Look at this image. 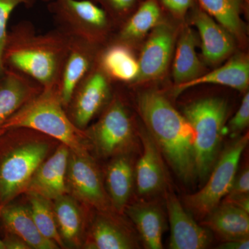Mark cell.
<instances>
[{
  "label": "cell",
  "instance_id": "6da1fadb",
  "mask_svg": "<svg viewBox=\"0 0 249 249\" xmlns=\"http://www.w3.org/2000/svg\"><path fill=\"white\" fill-rule=\"evenodd\" d=\"M70 39L58 27L37 34L31 22L18 23L8 31L3 65L29 76L43 88L58 87Z\"/></svg>",
  "mask_w": 249,
  "mask_h": 249
},
{
  "label": "cell",
  "instance_id": "7a4b0ae2",
  "mask_svg": "<svg viewBox=\"0 0 249 249\" xmlns=\"http://www.w3.org/2000/svg\"><path fill=\"white\" fill-rule=\"evenodd\" d=\"M139 112L147 132L175 173L185 182L196 173L195 132L184 116L157 91L142 93L138 100Z\"/></svg>",
  "mask_w": 249,
  "mask_h": 249
},
{
  "label": "cell",
  "instance_id": "3957f363",
  "mask_svg": "<svg viewBox=\"0 0 249 249\" xmlns=\"http://www.w3.org/2000/svg\"><path fill=\"white\" fill-rule=\"evenodd\" d=\"M26 128L58 140L70 150L89 153V140L85 129L76 127L62 105L58 87L43 88L1 126L7 129Z\"/></svg>",
  "mask_w": 249,
  "mask_h": 249
},
{
  "label": "cell",
  "instance_id": "277c9868",
  "mask_svg": "<svg viewBox=\"0 0 249 249\" xmlns=\"http://www.w3.org/2000/svg\"><path fill=\"white\" fill-rule=\"evenodd\" d=\"M15 142L10 129L0 135V207L27 191L33 175L50 151L47 142Z\"/></svg>",
  "mask_w": 249,
  "mask_h": 249
},
{
  "label": "cell",
  "instance_id": "5b68a950",
  "mask_svg": "<svg viewBox=\"0 0 249 249\" xmlns=\"http://www.w3.org/2000/svg\"><path fill=\"white\" fill-rule=\"evenodd\" d=\"M228 106L222 98H206L188 105L183 115L195 132L196 176L204 180L217 161L227 120Z\"/></svg>",
  "mask_w": 249,
  "mask_h": 249
},
{
  "label": "cell",
  "instance_id": "8992f818",
  "mask_svg": "<svg viewBox=\"0 0 249 249\" xmlns=\"http://www.w3.org/2000/svg\"><path fill=\"white\" fill-rule=\"evenodd\" d=\"M49 9L57 27L70 37L98 46L107 37L110 19L93 0H51Z\"/></svg>",
  "mask_w": 249,
  "mask_h": 249
},
{
  "label": "cell",
  "instance_id": "52a82bcc",
  "mask_svg": "<svg viewBox=\"0 0 249 249\" xmlns=\"http://www.w3.org/2000/svg\"><path fill=\"white\" fill-rule=\"evenodd\" d=\"M248 142L247 134L232 142L215 162L206 184L197 193L186 196L187 206L196 215L206 217L227 196L237 175L241 156Z\"/></svg>",
  "mask_w": 249,
  "mask_h": 249
},
{
  "label": "cell",
  "instance_id": "ba28073f",
  "mask_svg": "<svg viewBox=\"0 0 249 249\" xmlns=\"http://www.w3.org/2000/svg\"><path fill=\"white\" fill-rule=\"evenodd\" d=\"M85 131L98 155L105 158L121 155L133 142L132 119L116 96L103 109L97 122Z\"/></svg>",
  "mask_w": 249,
  "mask_h": 249
},
{
  "label": "cell",
  "instance_id": "9c48e42d",
  "mask_svg": "<svg viewBox=\"0 0 249 249\" xmlns=\"http://www.w3.org/2000/svg\"><path fill=\"white\" fill-rule=\"evenodd\" d=\"M111 80L96 60L76 85L65 109L78 128L84 130L107 106L111 97Z\"/></svg>",
  "mask_w": 249,
  "mask_h": 249
},
{
  "label": "cell",
  "instance_id": "30bf717a",
  "mask_svg": "<svg viewBox=\"0 0 249 249\" xmlns=\"http://www.w3.org/2000/svg\"><path fill=\"white\" fill-rule=\"evenodd\" d=\"M66 183L68 194L78 201L101 211L110 207L101 174L89 153L70 150Z\"/></svg>",
  "mask_w": 249,
  "mask_h": 249
},
{
  "label": "cell",
  "instance_id": "8fae6325",
  "mask_svg": "<svg viewBox=\"0 0 249 249\" xmlns=\"http://www.w3.org/2000/svg\"><path fill=\"white\" fill-rule=\"evenodd\" d=\"M100 50L99 46L71 37L58 84L60 98L65 108L76 85L96 63Z\"/></svg>",
  "mask_w": 249,
  "mask_h": 249
},
{
  "label": "cell",
  "instance_id": "7c38bea8",
  "mask_svg": "<svg viewBox=\"0 0 249 249\" xmlns=\"http://www.w3.org/2000/svg\"><path fill=\"white\" fill-rule=\"evenodd\" d=\"M174 40L175 32L169 24L160 23L152 29L138 60L136 83L157 79L165 73L173 53Z\"/></svg>",
  "mask_w": 249,
  "mask_h": 249
},
{
  "label": "cell",
  "instance_id": "4fadbf2b",
  "mask_svg": "<svg viewBox=\"0 0 249 249\" xmlns=\"http://www.w3.org/2000/svg\"><path fill=\"white\" fill-rule=\"evenodd\" d=\"M166 206L170 224V249H202L210 245L209 231L186 212L176 196L168 194Z\"/></svg>",
  "mask_w": 249,
  "mask_h": 249
},
{
  "label": "cell",
  "instance_id": "5bb4252c",
  "mask_svg": "<svg viewBox=\"0 0 249 249\" xmlns=\"http://www.w3.org/2000/svg\"><path fill=\"white\" fill-rule=\"evenodd\" d=\"M70 152V149L62 143L39 165L25 193H36L52 201L68 193L66 178Z\"/></svg>",
  "mask_w": 249,
  "mask_h": 249
},
{
  "label": "cell",
  "instance_id": "9a60e30c",
  "mask_svg": "<svg viewBox=\"0 0 249 249\" xmlns=\"http://www.w3.org/2000/svg\"><path fill=\"white\" fill-rule=\"evenodd\" d=\"M191 11V22L200 36L203 56L209 63L216 65L231 54L235 47L233 36L196 4Z\"/></svg>",
  "mask_w": 249,
  "mask_h": 249
},
{
  "label": "cell",
  "instance_id": "2e32d148",
  "mask_svg": "<svg viewBox=\"0 0 249 249\" xmlns=\"http://www.w3.org/2000/svg\"><path fill=\"white\" fill-rule=\"evenodd\" d=\"M43 89L29 76L5 69L0 76V128L2 124L29 100Z\"/></svg>",
  "mask_w": 249,
  "mask_h": 249
},
{
  "label": "cell",
  "instance_id": "e0dca14e",
  "mask_svg": "<svg viewBox=\"0 0 249 249\" xmlns=\"http://www.w3.org/2000/svg\"><path fill=\"white\" fill-rule=\"evenodd\" d=\"M0 221L6 232L20 237L31 249H59L55 242L47 240L39 231L28 206L11 202L1 206Z\"/></svg>",
  "mask_w": 249,
  "mask_h": 249
},
{
  "label": "cell",
  "instance_id": "ac0fdd59",
  "mask_svg": "<svg viewBox=\"0 0 249 249\" xmlns=\"http://www.w3.org/2000/svg\"><path fill=\"white\" fill-rule=\"evenodd\" d=\"M143 150L136 168L137 190L142 196L154 194L163 188L165 181L160 149L149 132L142 134Z\"/></svg>",
  "mask_w": 249,
  "mask_h": 249
},
{
  "label": "cell",
  "instance_id": "d6986e66",
  "mask_svg": "<svg viewBox=\"0 0 249 249\" xmlns=\"http://www.w3.org/2000/svg\"><path fill=\"white\" fill-rule=\"evenodd\" d=\"M204 84L221 85L240 91H245L249 84L248 58L242 55L233 57L214 71L202 74L188 83L177 85L175 93L178 95L193 87Z\"/></svg>",
  "mask_w": 249,
  "mask_h": 249
},
{
  "label": "cell",
  "instance_id": "ffe728a7",
  "mask_svg": "<svg viewBox=\"0 0 249 249\" xmlns=\"http://www.w3.org/2000/svg\"><path fill=\"white\" fill-rule=\"evenodd\" d=\"M97 61L111 80L130 83L138 77V60L125 44L114 42L106 45L100 50Z\"/></svg>",
  "mask_w": 249,
  "mask_h": 249
},
{
  "label": "cell",
  "instance_id": "44dd1931",
  "mask_svg": "<svg viewBox=\"0 0 249 249\" xmlns=\"http://www.w3.org/2000/svg\"><path fill=\"white\" fill-rule=\"evenodd\" d=\"M206 217L205 225L220 236L223 240L249 237V213L234 205L224 201Z\"/></svg>",
  "mask_w": 249,
  "mask_h": 249
},
{
  "label": "cell",
  "instance_id": "7402d4cb",
  "mask_svg": "<svg viewBox=\"0 0 249 249\" xmlns=\"http://www.w3.org/2000/svg\"><path fill=\"white\" fill-rule=\"evenodd\" d=\"M53 208L59 234L65 247H79L84 217L78 201L67 193L53 200Z\"/></svg>",
  "mask_w": 249,
  "mask_h": 249
},
{
  "label": "cell",
  "instance_id": "603a6c76",
  "mask_svg": "<svg viewBox=\"0 0 249 249\" xmlns=\"http://www.w3.org/2000/svg\"><path fill=\"white\" fill-rule=\"evenodd\" d=\"M134 172L130 160L124 155L116 156L108 166L106 190L111 204L118 212L127 206L133 188Z\"/></svg>",
  "mask_w": 249,
  "mask_h": 249
},
{
  "label": "cell",
  "instance_id": "cb8c5ba5",
  "mask_svg": "<svg viewBox=\"0 0 249 249\" xmlns=\"http://www.w3.org/2000/svg\"><path fill=\"white\" fill-rule=\"evenodd\" d=\"M196 37L189 27L183 28L177 45L173 75L177 85L188 83L203 74L204 67L196 52Z\"/></svg>",
  "mask_w": 249,
  "mask_h": 249
},
{
  "label": "cell",
  "instance_id": "d4e9b609",
  "mask_svg": "<svg viewBox=\"0 0 249 249\" xmlns=\"http://www.w3.org/2000/svg\"><path fill=\"white\" fill-rule=\"evenodd\" d=\"M161 15L159 0H145L123 24L115 42L127 45L139 40L160 24Z\"/></svg>",
  "mask_w": 249,
  "mask_h": 249
},
{
  "label": "cell",
  "instance_id": "484cf974",
  "mask_svg": "<svg viewBox=\"0 0 249 249\" xmlns=\"http://www.w3.org/2000/svg\"><path fill=\"white\" fill-rule=\"evenodd\" d=\"M127 214L132 219L146 248H163V218L160 209L151 204H136L127 208Z\"/></svg>",
  "mask_w": 249,
  "mask_h": 249
},
{
  "label": "cell",
  "instance_id": "4316f807",
  "mask_svg": "<svg viewBox=\"0 0 249 249\" xmlns=\"http://www.w3.org/2000/svg\"><path fill=\"white\" fill-rule=\"evenodd\" d=\"M199 6L233 37L242 39L245 36V24L242 11L247 5L245 0H196Z\"/></svg>",
  "mask_w": 249,
  "mask_h": 249
},
{
  "label": "cell",
  "instance_id": "83f0119b",
  "mask_svg": "<svg viewBox=\"0 0 249 249\" xmlns=\"http://www.w3.org/2000/svg\"><path fill=\"white\" fill-rule=\"evenodd\" d=\"M85 248L129 249L134 248V245L119 225L107 218L99 216L92 223Z\"/></svg>",
  "mask_w": 249,
  "mask_h": 249
},
{
  "label": "cell",
  "instance_id": "f1b7e54d",
  "mask_svg": "<svg viewBox=\"0 0 249 249\" xmlns=\"http://www.w3.org/2000/svg\"><path fill=\"white\" fill-rule=\"evenodd\" d=\"M26 193L29 200L28 207L39 231L47 240L55 242L59 248H65V244L60 237L55 222L53 201L36 193Z\"/></svg>",
  "mask_w": 249,
  "mask_h": 249
},
{
  "label": "cell",
  "instance_id": "f546056e",
  "mask_svg": "<svg viewBox=\"0 0 249 249\" xmlns=\"http://www.w3.org/2000/svg\"><path fill=\"white\" fill-rule=\"evenodd\" d=\"M37 0H0V76L5 71L2 62L3 50L8 34V22L13 11L19 5H30Z\"/></svg>",
  "mask_w": 249,
  "mask_h": 249
},
{
  "label": "cell",
  "instance_id": "4dcf8cb0",
  "mask_svg": "<svg viewBox=\"0 0 249 249\" xmlns=\"http://www.w3.org/2000/svg\"><path fill=\"white\" fill-rule=\"evenodd\" d=\"M95 2L99 3L108 17L110 19H121L130 14L137 4V0H93Z\"/></svg>",
  "mask_w": 249,
  "mask_h": 249
},
{
  "label": "cell",
  "instance_id": "1f68e13d",
  "mask_svg": "<svg viewBox=\"0 0 249 249\" xmlns=\"http://www.w3.org/2000/svg\"><path fill=\"white\" fill-rule=\"evenodd\" d=\"M249 124V93H246L240 108L229 124V131L235 138L248 127Z\"/></svg>",
  "mask_w": 249,
  "mask_h": 249
},
{
  "label": "cell",
  "instance_id": "d6a6232c",
  "mask_svg": "<svg viewBox=\"0 0 249 249\" xmlns=\"http://www.w3.org/2000/svg\"><path fill=\"white\" fill-rule=\"evenodd\" d=\"M163 8L178 19H182L196 4V0H159Z\"/></svg>",
  "mask_w": 249,
  "mask_h": 249
},
{
  "label": "cell",
  "instance_id": "836d02e7",
  "mask_svg": "<svg viewBox=\"0 0 249 249\" xmlns=\"http://www.w3.org/2000/svg\"><path fill=\"white\" fill-rule=\"evenodd\" d=\"M249 170L246 168L242 173L236 175L231 188L227 196H240L249 195Z\"/></svg>",
  "mask_w": 249,
  "mask_h": 249
},
{
  "label": "cell",
  "instance_id": "e575fe53",
  "mask_svg": "<svg viewBox=\"0 0 249 249\" xmlns=\"http://www.w3.org/2000/svg\"><path fill=\"white\" fill-rule=\"evenodd\" d=\"M1 240L4 249H31V247L20 237L11 232H6L4 238Z\"/></svg>",
  "mask_w": 249,
  "mask_h": 249
},
{
  "label": "cell",
  "instance_id": "d590c367",
  "mask_svg": "<svg viewBox=\"0 0 249 249\" xmlns=\"http://www.w3.org/2000/svg\"><path fill=\"white\" fill-rule=\"evenodd\" d=\"M224 202L229 203L244 210L249 213V195H240V196H227Z\"/></svg>",
  "mask_w": 249,
  "mask_h": 249
},
{
  "label": "cell",
  "instance_id": "8d00e7d4",
  "mask_svg": "<svg viewBox=\"0 0 249 249\" xmlns=\"http://www.w3.org/2000/svg\"><path fill=\"white\" fill-rule=\"evenodd\" d=\"M219 249H249V240L247 238L236 239V240H227L219 246Z\"/></svg>",
  "mask_w": 249,
  "mask_h": 249
},
{
  "label": "cell",
  "instance_id": "74e56055",
  "mask_svg": "<svg viewBox=\"0 0 249 249\" xmlns=\"http://www.w3.org/2000/svg\"><path fill=\"white\" fill-rule=\"evenodd\" d=\"M0 249H4V244L1 239H0Z\"/></svg>",
  "mask_w": 249,
  "mask_h": 249
},
{
  "label": "cell",
  "instance_id": "f35d334b",
  "mask_svg": "<svg viewBox=\"0 0 249 249\" xmlns=\"http://www.w3.org/2000/svg\"><path fill=\"white\" fill-rule=\"evenodd\" d=\"M6 131V129H0V135H1Z\"/></svg>",
  "mask_w": 249,
  "mask_h": 249
},
{
  "label": "cell",
  "instance_id": "ab89813d",
  "mask_svg": "<svg viewBox=\"0 0 249 249\" xmlns=\"http://www.w3.org/2000/svg\"><path fill=\"white\" fill-rule=\"evenodd\" d=\"M245 2L247 3V4L249 3V0H245Z\"/></svg>",
  "mask_w": 249,
  "mask_h": 249
},
{
  "label": "cell",
  "instance_id": "60d3db41",
  "mask_svg": "<svg viewBox=\"0 0 249 249\" xmlns=\"http://www.w3.org/2000/svg\"><path fill=\"white\" fill-rule=\"evenodd\" d=\"M50 1H51V0H50Z\"/></svg>",
  "mask_w": 249,
  "mask_h": 249
}]
</instances>
